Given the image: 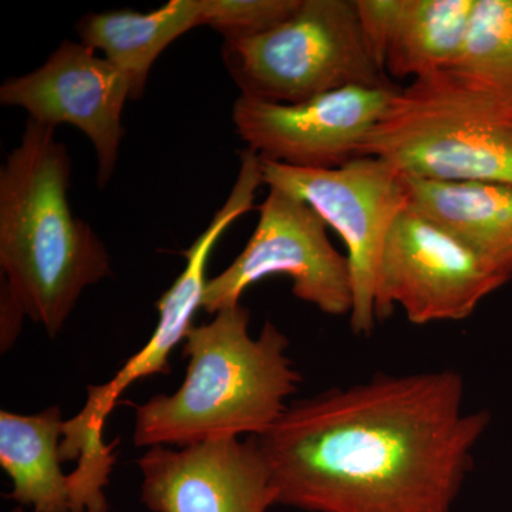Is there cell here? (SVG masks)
<instances>
[{
    "mask_svg": "<svg viewBox=\"0 0 512 512\" xmlns=\"http://www.w3.org/2000/svg\"><path fill=\"white\" fill-rule=\"evenodd\" d=\"M202 26H210L224 40L259 35L284 22L301 0H202Z\"/></svg>",
    "mask_w": 512,
    "mask_h": 512,
    "instance_id": "cell-18",
    "label": "cell"
},
{
    "mask_svg": "<svg viewBox=\"0 0 512 512\" xmlns=\"http://www.w3.org/2000/svg\"><path fill=\"white\" fill-rule=\"evenodd\" d=\"M403 181L410 211L512 276V185L406 174Z\"/></svg>",
    "mask_w": 512,
    "mask_h": 512,
    "instance_id": "cell-14",
    "label": "cell"
},
{
    "mask_svg": "<svg viewBox=\"0 0 512 512\" xmlns=\"http://www.w3.org/2000/svg\"><path fill=\"white\" fill-rule=\"evenodd\" d=\"M450 70L512 110V0L474 2L466 39Z\"/></svg>",
    "mask_w": 512,
    "mask_h": 512,
    "instance_id": "cell-17",
    "label": "cell"
},
{
    "mask_svg": "<svg viewBox=\"0 0 512 512\" xmlns=\"http://www.w3.org/2000/svg\"><path fill=\"white\" fill-rule=\"evenodd\" d=\"M202 0H171L153 12L121 9L90 13L77 22L80 42L101 50L131 86V100L144 96L148 74L178 37L202 26Z\"/></svg>",
    "mask_w": 512,
    "mask_h": 512,
    "instance_id": "cell-16",
    "label": "cell"
},
{
    "mask_svg": "<svg viewBox=\"0 0 512 512\" xmlns=\"http://www.w3.org/2000/svg\"><path fill=\"white\" fill-rule=\"evenodd\" d=\"M137 466L141 503L151 512H268L278 505L259 437H220L180 450L154 446Z\"/></svg>",
    "mask_w": 512,
    "mask_h": 512,
    "instance_id": "cell-12",
    "label": "cell"
},
{
    "mask_svg": "<svg viewBox=\"0 0 512 512\" xmlns=\"http://www.w3.org/2000/svg\"><path fill=\"white\" fill-rule=\"evenodd\" d=\"M26 313L15 296L3 288L0 291V346L2 352H8L18 339L20 326Z\"/></svg>",
    "mask_w": 512,
    "mask_h": 512,
    "instance_id": "cell-19",
    "label": "cell"
},
{
    "mask_svg": "<svg viewBox=\"0 0 512 512\" xmlns=\"http://www.w3.org/2000/svg\"><path fill=\"white\" fill-rule=\"evenodd\" d=\"M367 46L396 79L429 76L457 62L476 0H355Z\"/></svg>",
    "mask_w": 512,
    "mask_h": 512,
    "instance_id": "cell-13",
    "label": "cell"
},
{
    "mask_svg": "<svg viewBox=\"0 0 512 512\" xmlns=\"http://www.w3.org/2000/svg\"><path fill=\"white\" fill-rule=\"evenodd\" d=\"M357 156L412 177L512 185V110L454 70L429 74L397 90Z\"/></svg>",
    "mask_w": 512,
    "mask_h": 512,
    "instance_id": "cell-4",
    "label": "cell"
},
{
    "mask_svg": "<svg viewBox=\"0 0 512 512\" xmlns=\"http://www.w3.org/2000/svg\"><path fill=\"white\" fill-rule=\"evenodd\" d=\"M456 370L377 375L289 404L261 437L276 504L306 512H451L490 424Z\"/></svg>",
    "mask_w": 512,
    "mask_h": 512,
    "instance_id": "cell-1",
    "label": "cell"
},
{
    "mask_svg": "<svg viewBox=\"0 0 512 512\" xmlns=\"http://www.w3.org/2000/svg\"><path fill=\"white\" fill-rule=\"evenodd\" d=\"M69 151L56 128L26 121L0 170L2 286L56 338L87 286L111 275L103 241L70 208Z\"/></svg>",
    "mask_w": 512,
    "mask_h": 512,
    "instance_id": "cell-2",
    "label": "cell"
},
{
    "mask_svg": "<svg viewBox=\"0 0 512 512\" xmlns=\"http://www.w3.org/2000/svg\"><path fill=\"white\" fill-rule=\"evenodd\" d=\"M10 512H23V507L15 508V510L10 511Z\"/></svg>",
    "mask_w": 512,
    "mask_h": 512,
    "instance_id": "cell-20",
    "label": "cell"
},
{
    "mask_svg": "<svg viewBox=\"0 0 512 512\" xmlns=\"http://www.w3.org/2000/svg\"><path fill=\"white\" fill-rule=\"evenodd\" d=\"M62 410L50 406L37 414L0 412V467L12 480L6 498L35 512H72L73 487L64 474L60 450Z\"/></svg>",
    "mask_w": 512,
    "mask_h": 512,
    "instance_id": "cell-15",
    "label": "cell"
},
{
    "mask_svg": "<svg viewBox=\"0 0 512 512\" xmlns=\"http://www.w3.org/2000/svg\"><path fill=\"white\" fill-rule=\"evenodd\" d=\"M241 96L295 104L346 87L393 86L367 46L355 0H301L274 28L224 40Z\"/></svg>",
    "mask_w": 512,
    "mask_h": 512,
    "instance_id": "cell-5",
    "label": "cell"
},
{
    "mask_svg": "<svg viewBox=\"0 0 512 512\" xmlns=\"http://www.w3.org/2000/svg\"><path fill=\"white\" fill-rule=\"evenodd\" d=\"M399 87H346L295 104L241 96L232 107L238 136L262 160L309 170L342 167L383 116Z\"/></svg>",
    "mask_w": 512,
    "mask_h": 512,
    "instance_id": "cell-10",
    "label": "cell"
},
{
    "mask_svg": "<svg viewBox=\"0 0 512 512\" xmlns=\"http://www.w3.org/2000/svg\"><path fill=\"white\" fill-rule=\"evenodd\" d=\"M500 266L407 208L390 229L376 278L377 320L400 308L414 325L470 318L511 281Z\"/></svg>",
    "mask_w": 512,
    "mask_h": 512,
    "instance_id": "cell-9",
    "label": "cell"
},
{
    "mask_svg": "<svg viewBox=\"0 0 512 512\" xmlns=\"http://www.w3.org/2000/svg\"><path fill=\"white\" fill-rule=\"evenodd\" d=\"M259 220L241 254L210 279L202 309L215 315L238 305L252 285L274 275L292 279V293L329 316H350L352 274L346 255L333 247L318 212L289 192L269 188Z\"/></svg>",
    "mask_w": 512,
    "mask_h": 512,
    "instance_id": "cell-7",
    "label": "cell"
},
{
    "mask_svg": "<svg viewBox=\"0 0 512 512\" xmlns=\"http://www.w3.org/2000/svg\"><path fill=\"white\" fill-rule=\"evenodd\" d=\"M241 303L192 326L184 340L180 389L157 394L136 412L134 446L187 447L220 437H264L288 410L302 376L286 352L289 339L271 320L258 338Z\"/></svg>",
    "mask_w": 512,
    "mask_h": 512,
    "instance_id": "cell-3",
    "label": "cell"
},
{
    "mask_svg": "<svg viewBox=\"0 0 512 512\" xmlns=\"http://www.w3.org/2000/svg\"><path fill=\"white\" fill-rule=\"evenodd\" d=\"M264 184L289 192L318 212L343 244L353 284L350 328L369 336L376 326V278L384 244L407 210L403 174L377 157H357L338 168L309 170L262 160Z\"/></svg>",
    "mask_w": 512,
    "mask_h": 512,
    "instance_id": "cell-6",
    "label": "cell"
},
{
    "mask_svg": "<svg viewBox=\"0 0 512 512\" xmlns=\"http://www.w3.org/2000/svg\"><path fill=\"white\" fill-rule=\"evenodd\" d=\"M130 82L106 57L82 42L64 40L49 59L0 87L3 106L20 107L29 119L57 128H79L92 141L99 187L109 184L123 141V110Z\"/></svg>",
    "mask_w": 512,
    "mask_h": 512,
    "instance_id": "cell-11",
    "label": "cell"
},
{
    "mask_svg": "<svg viewBox=\"0 0 512 512\" xmlns=\"http://www.w3.org/2000/svg\"><path fill=\"white\" fill-rule=\"evenodd\" d=\"M241 217L234 202L222 205L207 229L185 252L187 265L174 284L157 302L158 323L146 345L130 357L109 382L87 387V400L76 416L64 423L60 450L63 461H77L74 480L83 491L101 493L109 484L111 468L116 463L117 441H103L104 424L119 403L121 394L131 384L156 375H168L170 356L180 345L194 323L195 313L202 308L207 288L208 259L218 239Z\"/></svg>",
    "mask_w": 512,
    "mask_h": 512,
    "instance_id": "cell-8",
    "label": "cell"
}]
</instances>
